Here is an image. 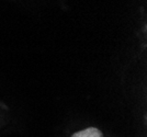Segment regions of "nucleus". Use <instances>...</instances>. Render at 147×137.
I'll list each match as a JSON object with an SVG mask.
<instances>
[{
    "mask_svg": "<svg viewBox=\"0 0 147 137\" xmlns=\"http://www.w3.org/2000/svg\"><path fill=\"white\" fill-rule=\"evenodd\" d=\"M71 137H103L102 132L96 127H88L71 135Z\"/></svg>",
    "mask_w": 147,
    "mask_h": 137,
    "instance_id": "f257e3e1",
    "label": "nucleus"
}]
</instances>
